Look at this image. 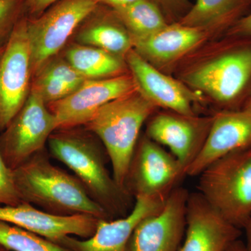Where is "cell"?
Segmentation results:
<instances>
[{"label":"cell","instance_id":"obj_24","mask_svg":"<svg viewBox=\"0 0 251 251\" xmlns=\"http://www.w3.org/2000/svg\"><path fill=\"white\" fill-rule=\"evenodd\" d=\"M31 88L41 96L47 105L65 98L73 91L62 81L43 72H38Z\"/></svg>","mask_w":251,"mask_h":251},{"label":"cell","instance_id":"obj_27","mask_svg":"<svg viewBox=\"0 0 251 251\" xmlns=\"http://www.w3.org/2000/svg\"><path fill=\"white\" fill-rule=\"evenodd\" d=\"M23 0H0V41L9 37L17 23Z\"/></svg>","mask_w":251,"mask_h":251},{"label":"cell","instance_id":"obj_4","mask_svg":"<svg viewBox=\"0 0 251 251\" xmlns=\"http://www.w3.org/2000/svg\"><path fill=\"white\" fill-rule=\"evenodd\" d=\"M157 110L138 90L107 103L83 126L103 144L111 163L112 176L125 191L126 175L140 130Z\"/></svg>","mask_w":251,"mask_h":251},{"label":"cell","instance_id":"obj_35","mask_svg":"<svg viewBox=\"0 0 251 251\" xmlns=\"http://www.w3.org/2000/svg\"><path fill=\"white\" fill-rule=\"evenodd\" d=\"M0 251H10L9 249H6L2 244H0Z\"/></svg>","mask_w":251,"mask_h":251},{"label":"cell","instance_id":"obj_20","mask_svg":"<svg viewBox=\"0 0 251 251\" xmlns=\"http://www.w3.org/2000/svg\"><path fill=\"white\" fill-rule=\"evenodd\" d=\"M249 0H196L180 24L207 29L218 36L240 18Z\"/></svg>","mask_w":251,"mask_h":251},{"label":"cell","instance_id":"obj_33","mask_svg":"<svg viewBox=\"0 0 251 251\" xmlns=\"http://www.w3.org/2000/svg\"><path fill=\"white\" fill-rule=\"evenodd\" d=\"M243 229L245 231L246 242H245L246 247L248 251H251V218Z\"/></svg>","mask_w":251,"mask_h":251},{"label":"cell","instance_id":"obj_13","mask_svg":"<svg viewBox=\"0 0 251 251\" xmlns=\"http://www.w3.org/2000/svg\"><path fill=\"white\" fill-rule=\"evenodd\" d=\"M125 62L138 90L158 109L192 116L197 115L195 105L206 100L179 79L153 67L133 49Z\"/></svg>","mask_w":251,"mask_h":251},{"label":"cell","instance_id":"obj_6","mask_svg":"<svg viewBox=\"0 0 251 251\" xmlns=\"http://www.w3.org/2000/svg\"><path fill=\"white\" fill-rule=\"evenodd\" d=\"M99 6L98 0H60L39 18L27 21L32 72L40 70L58 53Z\"/></svg>","mask_w":251,"mask_h":251},{"label":"cell","instance_id":"obj_34","mask_svg":"<svg viewBox=\"0 0 251 251\" xmlns=\"http://www.w3.org/2000/svg\"><path fill=\"white\" fill-rule=\"evenodd\" d=\"M242 108L251 112V95L246 100L245 103H244V106Z\"/></svg>","mask_w":251,"mask_h":251},{"label":"cell","instance_id":"obj_19","mask_svg":"<svg viewBox=\"0 0 251 251\" xmlns=\"http://www.w3.org/2000/svg\"><path fill=\"white\" fill-rule=\"evenodd\" d=\"M80 44L97 48L125 59L133 49L129 33L112 11L97 14L87 23L77 36Z\"/></svg>","mask_w":251,"mask_h":251},{"label":"cell","instance_id":"obj_1","mask_svg":"<svg viewBox=\"0 0 251 251\" xmlns=\"http://www.w3.org/2000/svg\"><path fill=\"white\" fill-rule=\"evenodd\" d=\"M176 78L221 110L236 106L251 81V38L207 41L175 69Z\"/></svg>","mask_w":251,"mask_h":251},{"label":"cell","instance_id":"obj_17","mask_svg":"<svg viewBox=\"0 0 251 251\" xmlns=\"http://www.w3.org/2000/svg\"><path fill=\"white\" fill-rule=\"evenodd\" d=\"M238 229L221 216L199 193H190L186 232L178 251H227L240 238Z\"/></svg>","mask_w":251,"mask_h":251},{"label":"cell","instance_id":"obj_12","mask_svg":"<svg viewBox=\"0 0 251 251\" xmlns=\"http://www.w3.org/2000/svg\"><path fill=\"white\" fill-rule=\"evenodd\" d=\"M212 121L213 115L191 116L168 110H157L147 122L145 135L168 148L186 173L201 153Z\"/></svg>","mask_w":251,"mask_h":251},{"label":"cell","instance_id":"obj_7","mask_svg":"<svg viewBox=\"0 0 251 251\" xmlns=\"http://www.w3.org/2000/svg\"><path fill=\"white\" fill-rule=\"evenodd\" d=\"M185 176L179 161L145 134L140 137L132 155L125 188L133 199L166 198Z\"/></svg>","mask_w":251,"mask_h":251},{"label":"cell","instance_id":"obj_32","mask_svg":"<svg viewBox=\"0 0 251 251\" xmlns=\"http://www.w3.org/2000/svg\"><path fill=\"white\" fill-rule=\"evenodd\" d=\"M227 251H248L247 247H246L245 242H243L241 240L240 238L234 241L228 249Z\"/></svg>","mask_w":251,"mask_h":251},{"label":"cell","instance_id":"obj_21","mask_svg":"<svg viewBox=\"0 0 251 251\" xmlns=\"http://www.w3.org/2000/svg\"><path fill=\"white\" fill-rule=\"evenodd\" d=\"M65 59L86 80L119 76L126 74L128 69L125 59L83 44L71 46L66 52Z\"/></svg>","mask_w":251,"mask_h":251},{"label":"cell","instance_id":"obj_18","mask_svg":"<svg viewBox=\"0 0 251 251\" xmlns=\"http://www.w3.org/2000/svg\"><path fill=\"white\" fill-rule=\"evenodd\" d=\"M166 198H135L133 208L126 216L100 220L92 237L79 239L66 236L57 244L72 251H126L128 240L137 225L144 218L159 211Z\"/></svg>","mask_w":251,"mask_h":251},{"label":"cell","instance_id":"obj_16","mask_svg":"<svg viewBox=\"0 0 251 251\" xmlns=\"http://www.w3.org/2000/svg\"><path fill=\"white\" fill-rule=\"evenodd\" d=\"M251 149V112L242 108L219 110L213 115L205 143L186 170V176H198L204 168L221 157Z\"/></svg>","mask_w":251,"mask_h":251},{"label":"cell","instance_id":"obj_31","mask_svg":"<svg viewBox=\"0 0 251 251\" xmlns=\"http://www.w3.org/2000/svg\"><path fill=\"white\" fill-rule=\"evenodd\" d=\"M137 1L138 0H98L99 4L107 5L112 8V10L125 7Z\"/></svg>","mask_w":251,"mask_h":251},{"label":"cell","instance_id":"obj_15","mask_svg":"<svg viewBox=\"0 0 251 251\" xmlns=\"http://www.w3.org/2000/svg\"><path fill=\"white\" fill-rule=\"evenodd\" d=\"M0 221L18 226L57 244L66 236L88 239L95 233L100 219L87 214L59 216L23 202L0 206Z\"/></svg>","mask_w":251,"mask_h":251},{"label":"cell","instance_id":"obj_9","mask_svg":"<svg viewBox=\"0 0 251 251\" xmlns=\"http://www.w3.org/2000/svg\"><path fill=\"white\" fill-rule=\"evenodd\" d=\"M27 20L18 21L0 56V131L25 103L32 74Z\"/></svg>","mask_w":251,"mask_h":251},{"label":"cell","instance_id":"obj_5","mask_svg":"<svg viewBox=\"0 0 251 251\" xmlns=\"http://www.w3.org/2000/svg\"><path fill=\"white\" fill-rule=\"evenodd\" d=\"M198 176V192L225 221L242 230L251 218V149L221 157Z\"/></svg>","mask_w":251,"mask_h":251},{"label":"cell","instance_id":"obj_25","mask_svg":"<svg viewBox=\"0 0 251 251\" xmlns=\"http://www.w3.org/2000/svg\"><path fill=\"white\" fill-rule=\"evenodd\" d=\"M39 71L62 81L73 92L79 88L86 80L66 59H51Z\"/></svg>","mask_w":251,"mask_h":251},{"label":"cell","instance_id":"obj_26","mask_svg":"<svg viewBox=\"0 0 251 251\" xmlns=\"http://www.w3.org/2000/svg\"><path fill=\"white\" fill-rule=\"evenodd\" d=\"M22 202L15 183L13 170L6 166L0 153V204L14 206Z\"/></svg>","mask_w":251,"mask_h":251},{"label":"cell","instance_id":"obj_29","mask_svg":"<svg viewBox=\"0 0 251 251\" xmlns=\"http://www.w3.org/2000/svg\"><path fill=\"white\" fill-rule=\"evenodd\" d=\"M59 1L60 0H26V6L31 14H41Z\"/></svg>","mask_w":251,"mask_h":251},{"label":"cell","instance_id":"obj_10","mask_svg":"<svg viewBox=\"0 0 251 251\" xmlns=\"http://www.w3.org/2000/svg\"><path fill=\"white\" fill-rule=\"evenodd\" d=\"M189 193L186 188H175L159 211L138 223L126 251H178L186 232Z\"/></svg>","mask_w":251,"mask_h":251},{"label":"cell","instance_id":"obj_30","mask_svg":"<svg viewBox=\"0 0 251 251\" xmlns=\"http://www.w3.org/2000/svg\"><path fill=\"white\" fill-rule=\"evenodd\" d=\"M160 8L166 12H176L182 8L187 0H153Z\"/></svg>","mask_w":251,"mask_h":251},{"label":"cell","instance_id":"obj_2","mask_svg":"<svg viewBox=\"0 0 251 251\" xmlns=\"http://www.w3.org/2000/svg\"><path fill=\"white\" fill-rule=\"evenodd\" d=\"M80 127L54 130L47 143L50 156L74 173L110 219L126 216L135 199L119 186L108 171V155L100 140L85 126Z\"/></svg>","mask_w":251,"mask_h":251},{"label":"cell","instance_id":"obj_14","mask_svg":"<svg viewBox=\"0 0 251 251\" xmlns=\"http://www.w3.org/2000/svg\"><path fill=\"white\" fill-rule=\"evenodd\" d=\"M216 37L207 29L177 22L168 24L151 35L132 39V41L133 49L145 60L170 74L188 54Z\"/></svg>","mask_w":251,"mask_h":251},{"label":"cell","instance_id":"obj_28","mask_svg":"<svg viewBox=\"0 0 251 251\" xmlns=\"http://www.w3.org/2000/svg\"><path fill=\"white\" fill-rule=\"evenodd\" d=\"M226 36L251 38V14L241 17L226 31Z\"/></svg>","mask_w":251,"mask_h":251},{"label":"cell","instance_id":"obj_3","mask_svg":"<svg viewBox=\"0 0 251 251\" xmlns=\"http://www.w3.org/2000/svg\"><path fill=\"white\" fill-rule=\"evenodd\" d=\"M23 202L59 216L87 214L111 220L106 211L91 198L74 175L54 166L46 148L13 171Z\"/></svg>","mask_w":251,"mask_h":251},{"label":"cell","instance_id":"obj_11","mask_svg":"<svg viewBox=\"0 0 251 251\" xmlns=\"http://www.w3.org/2000/svg\"><path fill=\"white\" fill-rule=\"evenodd\" d=\"M138 90L131 74L99 80H86L65 98L49 104L57 129L84 126L99 109L112 100Z\"/></svg>","mask_w":251,"mask_h":251},{"label":"cell","instance_id":"obj_36","mask_svg":"<svg viewBox=\"0 0 251 251\" xmlns=\"http://www.w3.org/2000/svg\"><path fill=\"white\" fill-rule=\"evenodd\" d=\"M4 46H0V56L2 53L3 50H4Z\"/></svg>","mask_w":251,"mask_h":251},{"label":"cell","instance_id":"obj_8","mask_svg":"<svg viewBox=\"0 0 251 251\" xmlns=\"http://www.w3.org/2000/svg\"><path fill=\"white\" fill-rule=\"evenodd\" d=\"M57 129L55 117L31 88L25 103L0 135V153L10 169H16L45 148Z\"/></svg>","mask_w":251,"mask_h":251},{"label":"cell","instance_id":"obj_23","mask_svg":"<svg viewBox=\"0 0 251 251\" xmlns=\"http://www.w3.org/2000/svg\"><path fill=\"white\" fill-rule=\"evenodd\" d=\"M0 244L10 251H72L40 235L1 221Z\"/></svg>","mask_w":251,"mask_h":251},{"label":"cell","instance_id":"obj_22","mask_svg":"<svg viewBox=\"0 0 251 251\" xmlns=\"http://www.w3.org/2000/svg\"><path fill=\"white\" fill-rule=\"evenodd\" d=\"M112 11L128 31L132 39L151 35L169 24L167 23L161 8L153 0H138L128 6Z\"/></svg>","mask_w":251,"mask_h":251}]
</instances>
